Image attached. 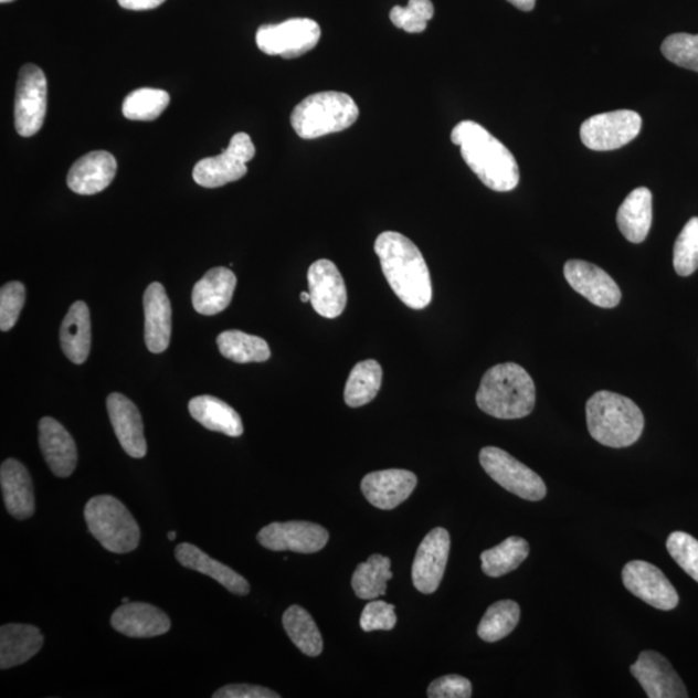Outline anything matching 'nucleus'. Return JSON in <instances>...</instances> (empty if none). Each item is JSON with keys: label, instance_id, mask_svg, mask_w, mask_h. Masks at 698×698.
Masks as SVG:
<instances>
[{"label": "nucleus", "instance_id": "obj_25", "mask_svg": "<svg viewBox=\"0 0 698 698\" xmlns=\"http://www.w3.org/2000/svg\"><path fill=\"white\" fill-rule=\"evenodd\" d=\"M237 277L231 269L218 267L210 269L192 293L193 307L203 316H214L231 305Z\"/></svg>", "mask_w": 698, "mask_h": 698}, {"label": "nucleus", "instance_id": "obj_35", "mask_svg": "<svg viewBox=\"0 0 698 698\" xmlns=\"http://www.w3.org/2000/svg\"><path fill=\"white\" fill-rule=\"evenodd\" d=\"M529 556V543L520 537H508L496 548L482 553L483 572L498 579L515 571Z\"/></svg>", "mask_w": 698, "mask_h": 698}, {"label": "nucleus", "instance_id": "obj_16", "mask_svg": "<svg viewBox=\"0 0 698 698\" xmlns=\"http://www.w3.org/2000/svg\"><path fill=\"white\" fill-rule=\"evenodd\" d=\"M630 671L649 698H687L685 683L673 669L669 659L655 651H644Z\"/></svg>", "mask_w": 698, "mask_h": 698}, {"label": "nucleus", "instance_id": "obj_12", "mask_svg": "<svg viewBox=\"0 0 698 698\" xmlns=\"http://www.w3.org/2000/svg\"><path fill=\"white\" fill-rule=\"evenodd\" d=\"M625 588L641 601L659 611L677 609L679 595L671 582L656 565L648 561H630L622 571Z\"/></svg>", "mask_w": 698, "mask_h": 698}, {"label": "nucleus", "instance_id": "obj_44", "mask_svg": "<svg viewBox=\"0 0 698 698\" xmlns=\"http://www.w3.org/2000/svg\"><path fill=\"white\" fill-rule=\"evenodd\" d=\"M427 696L430 698H469L473 696V685L461 675H445L431 683Z\"/></svg>", "mask_w": 698, "mask_h": 698}, {"label": "nucleus", "instance_id": "obj_10", "mask_svg": "<svg viewBox=\"0 0 698 698\" xmlns=\"http://www.w3.org/2000/svg\"><path fill=\"white\" fill-rule=\"evenodd\" d=\"M47 113V78L41 67H21L14 96V127L24 138L41 130Z\"/></svg>", "mask_w": 698, "mask_h": 698}, {"label": "nucleus", "instance_id": "obj_22", "mask_svg": "<svg viewBox=\"0 0 698 698\" xmlns=\"http://www.w3.org/2000/svg\"><path fill=\"white\" fill-rule=\"evenodd\" d=\"M112 626L128 637H155L171 628L167 614L148 603H126L112 614Z\"/></svg>", "mask_w": 698, "mask_h": 698}, {"label": "nucleus", "instance_id": "obj_47", "mask_svg": "<svg viewBox=\"0 0 698 698\" xmlns=\"http://www.w3.org/2000/svg\"><path fill=\"white\" fill-rule=\"evenodd\" d=\"M507 2L526 12L532 11L536 6V0H507Z\"/></svg>", "mask_w": 698, "mask_h": 698}, {"label": "nucleus", "instance_id": "obj_15", "mask_svg": "<svg viewBox=\"0 0 698 698\" xmlns=\"http://www.w3.org/2000/svg\"><path fill=\"white\" fill-rule=\"evenodd\" d=\"M310 303L316 313L325 318H337L347 306V287L336 264L321 260L308 269Z\"/></svg>", "mask_w": 698, "mask_h": 698}, {"label": "nucleus", "instance_id": "obj_21", "mask_svg": "<svg viewBox=\"0 0 698 698\" xmlns=\"http://www.w3.org/2000/svg\"><path fill=\"white\" fill-rule=\"evenodd\" d=\"M40 445L53 474L70 477L74 473L78 462L77 445L62 423L44 416L40 422Z\"/></svg>", "mask_w": 698, "mask_h": 698}, {"label": "nucleus", "instance_id": "obj_30", "mask_svg": "<svg viewBox=\"0 0 698 698\" xmlns=\"http://www.w3.org/2000/svg\"><path fill=\"white\" fill-rule=\"evenodd\" d=\"M60 343L72 362H85L91 349V318L85 302H75L66 314L60 329Z\"/></svg>", "mask_w": 698, "mask_h": 698}, {"label": "nucleus", "instance_id": "obj_28", "mask_svg": "<svg viewBox=\"0 0 698 698\" xmlns=\"http://www.w3.org/2000/svg\"><path fill=\"white\" fill-rule=\"evenodd\" d=\"M189 413L210 431L231 437H240L244 434V423L240 414L226 402L209 394L189 401Z\"/></svg>", "mask_w": 698, "mask_h": 698}, {"label": "nucleus", "instance_id": "obj_4", "mask_svg": "<svg viewBox=\"0 0 698 698\" xmlns=\"http://www.w3.org/2000/svg\"><path fill=\"white\" fill-rule=\"evenodd\" d=\"M590 435L599 444L610 447H627L641 438L644 415L641 408L622 394L599 391L586 404Z\"/></svg>", "mask_w": 698, "mask_h": 698}, {"label": "nucleus", "instance_id": "obj_7", "mask_svg": "<svg viewBox=\"0 0 698 698\" xmlns=\"http://www.w3.org/2000/svg\"><path fill=\"white\" fill-rule=\"evenodd\" d=\"M480 463L484 472L493 480L515 496L537 503L548 493L540 475L499 447H484L480 452Z\"/></svg>", "mask_w": 698, "mask_h": 698}, {"label": "nucleus", "instance_id": "obj_24", "mask_svg": "<svg viewBox=\"0 0 698 698\" xmlns=\"http://www.w3.org/2000/svg\"><path fill=\"white\" fill-rule=\"evenodd\" d=\"M146 343L150 352L162 353L171 339V303L161 284H150L144 294Z\"/></svg>", "mask_w": 698, "mask_h": 698}, {"label": "nucleus", "instance_id": "obj_36", "mask_svg": "<svg viewBox=\"0 0 698 698\" xmlns=\"http://www.w3.org/2000/svg\"><path fill=\"white\" fill-rule=\"evenodd\" d=\"M520 620V606L514 601H500L489 606L477 626V635L488 643H496L510 635Z\"/></svg>", "mask_w": 698, "mask_h": 698}, {"label": "nucleus", "instance_id": "obj_1", "mask_svg": "<svg viewBox=\"0 0 698 698\" xmlns=\"http://www.w3.org/2000/svg\"><path fill=\"white\" fill-rule=\"evenodd\" d=\"M382 272L405 306L424 309L432 302V283L426 261L414 242L398 232L379 234L374 245Z\"/></svg>", "mask_w": 698, "mask_h": 698}, {"label": "nucleus", "instance_id": "obj_46", "mask_svg": "<svg viewBox=\"0 0 698 698\" xmlns=\"http://www.w3.org/2000/svg\"><path fill=\"white\" fill-rule=\"evenodd\" d=\"M165 2L166 0H118V3L123 7V9L130 11L155 10Z\"/></svg>", "mask_w": 698, "mask_h": 698}, {"label": "nucleus", "instance_id": "obj_38", "mask_svg": "<svg viewBox=\"0 0 698 698\" xmlns=\"http://www.w3.org/2000/svg\"><path fill=\"white\" fill-rule=\"evenodd\" d=\"M674 268L681 277L698 268V218L690 219L675 241Z\"/></svg>", "mask_w": 698, "mask_h": 698}, {"label": "nucleus", "instance_id": "obj_26", "mask_svg": "<svg viewBox=\"0 0 698 698\" xmlns=\"http://www.w3.org/2000/svg\"><path fill=\"white\" fill-rule=\"evenodd\" d=\"M174 558L181 565L211 577L212 580L219 582L234 595L245 596L250 593V585L244 577L234 572L232 568L210 558L208 553L194 544L180 543L174 550Z\"/></svg>", "mask_w": 698, "mask_h": 698}, {"label": "nucleus", "instance_id": "obj_19", "mask_svg": "<svg viewBox=\"0 0 698 698\" xmlns=\"http://www.w3.org/2000/svg\"><path fill=\"white\" fill-rule=\"evenodd\" d=\"M114 432L124 451L133 458H144L147 454V440L139 409L124 394L114 392L106 400Z\"/></svg>", "mask_w": 698, "mask_h": 698}, {"label": "nucleus", "instance_id": "obj_37", "mask_svg": "<svg viewBox=\"0 0 698 698\" xmlns=\"http://www.w3.org/2000/svg\"><path fill=\"white\" fill-rule=\"evenodd\" d=\"M170 104V95L163 89L139 88L125 98L124 116L130 120L157 119Z\"/></svg>", "mask_w": 698, "mask_h": 698}, {"label": "nucleus", "instance_id": "obj_49", "mask_svg": "<svg viewBox=\"0 0 698 698\" xmlns=\"http://www.w3.org/2000/svg\"><path fill=\"white\" fill-rule=\"evenodd\" d=\"M167 537H169L170 541H173L174 538H177V532H173V530H172V532L167 533Z\"/></svg>", "mask_w": 698, "mask_h": 698}, {"label": "nucleus", "instance_id": "obj_13", "mask_svg": "<svg viewBox=\"0 0 698 698\" xmlns=\"http://www.w3.org/2000/svg\"><path fill=\"white\" fill-rule=\"evenodd\" d=\"M257 541L271 551L315 553L328 544L329 533L309 521L272 522L257 533Z\"/></svg>", "mask_w": 698, "mask_h": 698}, {"label": "nucleus", "instance_id": "obj_14", "mask_svg": "<svg viewBox=\"0 0 698 698\" xmlns=\"http://www.w3.org/2000/svg\"><path fill=\"white\" fill-rule=\"evenodd\" d=\"M451 552V535L444 528L432 529L424 537L414 559L412 579L422 594H434L442 583Z\"/></svg>", "mask_w": 698, "mask_h": 698}, {"label": "nucleus", "instance_id": "obj_33", "mask_svg": "<svg viewBox=\"0 0 698 698\" xmlns=\"http://www.w3.org/2000/svg\"><path fill=\"white\" fill-rule=\"evenodd\" d=\"M220 353L239 362H264L271 358V349L264 339L240 330H226L216 339Z\"/></svg>", "mask_w": 698, "mask_h": 698}, {"label": "nucleus", "instance_id": "obj_45", "mask_svg": "<svg viewBox=\"0 0 698 698\" xmlns=\"http://www.w3.org/2000/svg\"><path fill=\"white\" fill-rule=\"evenodd\" d=\"M214 698H279L275 690L253 685H230L216 690Z\"/></svg>", "mask_w": 698, "mask_h": 698}, {"label": "nucleus", "instance_id": "obj_23", "mask_svg": "<svg viewBox=\"0 0 698 698\" xmlns=\"http://www.w3.org/2000/svg\"><path fill=\"white\" fill-rule=\"evenodd\" d=\"M0 485L7 511L18 520L32 518L35 512V496L28 468L17 459L4 461L0 467Z\"/></svg>", "mask_w": 698, "mask_h": 698}, {"label": "nucleus", "instance_id": "obj_50", "mask_svg": "<svg viewBox=\"0 0 698 698\" xmlns=\"http://www.w3.org/2000/svg\"><path fill=\"white\" fill-rule=\"evenodd\" d=\"M14 2V0H0V3L6 4V3H11Z\"/></svg>", "mask_w": 698, "mask_h": 698}, {"label": "nucleus", "instance_id": "obj_11", "mask_svg": "<svg viewBox=\"0 0 698 698\" xmlns=\"http://www.w3.org/2000/svg\"><path fill=\"white\" fill-rule=\"evenodd\" d=\"M642 124V117L633 110L602 113L582 124L580 136L591 150H616L641 134Z\"/></svg>", "mask_w": 698, "mask_h": 698}, {"label": "nucleus", "instance_id": "obj_6", "mask_svg": "<svg viewBox=\"0 0 698 698\" xmlns=\"http://www.w3.org/2000/svg\"><path fill=\"white\" fill-rule=\"evenodd\" d=\"M89 533L105 550L127 553L138 549L140 527L127 507L113 496L91 498L85 507Z\"/></svg>", "mask_w": 698, "mask_h": 698}, {"label": "nucleus", "instance_id": "obj_48", "mask_svg": "<svg viewBox=\"0 0 698 698\" xmlns=\"http://www.w3.org/2000/svg\"><path fill=\"white\" fill-rule=\"evenodd\" d=\"M300 300H302L303 303L310 302V294H309V292H308V293H307V292H303V293L300 294Z\"/></svg>", "mask_w": 698, "mask_h": 698}, {"label": "nucleus", "instance_id": "obj_40", "mask_svg": "<svg viewBox=\"0 0 698 698\" xmlns=\"http://www.w3.org/2000/svg\"><path fill=\"white\" fill-rule=\"evenodd\" d=\"M664 56L675 65L698 72V34L678 33L666 38L662 45Z\"/></svg>", "mask_w": 698, "mask_h": 698}, {"label": "nucleus", "instance_id": "obj_18", "mask_svg": "<svg viewBox=\"0 0 698 698\" xmlns=\"http://www.w3.org/2000/svg\"><path fill=\"white\" fill-rule=\"evenodd\" d=\"M416 483L415 474L406 469H384L363 477L361 490L369 504L381 510H393L412 496Z\"/></svg>", "mask_w": 698, "mask_h": 698}, {"label": "nucleus", "instance_id": "obj_9", "mask_svg": "<svg viewBox=\"0 0 698 698\" xmlns=\"http://www.w3.org/2000/svg\"><path fill=\"white\" fill-rule=\"evenodd\" d=\"M252 138L245 133L233 136L222 155L201 159L193 170V179L203 188H219L245 177L247 162L255 157Z\"/></svg>", "mask_w": 698, "mask_h": 698}, {"label": "nucleus", "instance_id": "obj_41", "mask_svg": "<svg viewBox=\"0 0 698 698\" xmlns=\"http://www.w3.org/2000/svg\"><path fill=\"white\" fill-rule=\"evenodd\" d=\"M667 551L689 577L698 582V541L685 532H674L667 538Z\"/></svg>", "mask_w": 698, "mask_h": 698}, {"label": "nucleus", "instance_id": "obj_43", "mask_svg": "<svg viewBox=\"0 0 698 698\" xmlns=\"http://www.w3.org/2000/svg\"><path fill=\"white\" fill-rule=\"evenodd\" d=\"M398 617L394 612V605L374 601L370 602L366 609H363L360 618V626L363 632L370 633L376 630H392L396 626Z\"/></svg>", "mask_w": 698, "mask_h": 698}, {"label": "nucleus", "instance_id": "obj_8", "mask_svg": "<svg viewBox=\"0 0 698 698\" xmlns=\"http://www.w3.org/2000/svg\"><path fill=\"white\" fill-rule=\"evenodd\" d=\"M321 29L310 19H290L257 29L256 44L265 55L297 59L320 42Z\"/></svg>", "mask_w": 698, "mask_h": 698}, {"label": "nucleus", "instance_id": "obj_17", "mask_svg": "<svg viewBox=\"0 0 698 698\" xmlns=\"http://www.w3.org/2000/svg\"><path fill=\"white\" fill-rule=\"evenodd\" d=\"M564 276L573 290L601 308L620 305L621 290L616 281L601 267L583 261H569L564 265Z\"/></svg>", "mask_w": 698, "mask_h": 698}, {"label": "nucleus", "instance_id": "obj_34", "mask_svg": "<svg viewBox=\"0 0 698 698\" xmlns=\"http://www.w3.org/2000/svg\"><path fill=\"white\" fill-rule=\"evenodd\" d=\"M392 579L391 560L382 556H371L361 563L352 575V589L356 596L363 601H374L383 596L387 582Z\"/></svg>", "mask_w": 698, "mask_h": 698}, {"label": "nucleus", "instance_id": "obj_42", "mask_svg": "<svg viewBox=\"0 0 698 698\" xmlns=\"http://www.w3.org/2000/svg\"><path fill=\"white\" fill-rule=\"evenodd\" d=\"M27 299L25 286L13 281L0 290V329L9 331L17 325Z\"/></svg>", "mask_w": 698, "mask_h": 698}, {"label": "nucleus", "instance_id": "obj_51", "mask_svg": "<svg viewBox=\"0 0 698 698\" xmlns=\"http://www.w3.org/2000/svg\"><path fill=\"white\" fill-rule=\"evenodd\" d=\"M123 602H124V604H126V603H130V599H128V597H124V601H123Z\"/></svg>", "mask_w": 698, "mask_h": 698}, {"label": "nucleus", "instance_id": "obj_27", "mask_svg": "<svg viewBox=\"0 0 698 698\" xmlns=\"http://www.w3.org/2000/svg\"><path fill=\"white\" fill-rule=\"evenodd\" d=\"M44 644L41 630L32 625L9 624L0 628V669L7 670L33 658Z\"/></svg>", "mask_w": 698, "mask_h": 698}, {"label": "nucleus", "instance_id": "obj_2", "mask_svg": "<svg viewBox=\"0 0 698 698\" xmlns=\"http://www.w3.org/2000/svg\"><path fill=\"white\" fill-rule=\"evenodd\" d=\"M452 141L461 148L469 169L491 191L510 192L518 187L520 172L514 155L482 125L463 120L453 128Z\"/></svg>", "mask_w": 698, "mask_h": 698}, {"label": "nucleus", "instance_id": "obj_39", "mask_svg": "<svg viewBox=\"0 0 698 698\" xmlns=\"http://www.w3.org/2000/svg\"><path fill=\"white\" fill-rule=\"evenodd\" d=\"M434 13L431 0H409L408 7H393L390 19L394 27L406 33L420 34L427 29V22L434 18Z\"/></svg>", "mask_w": 698, "mask_h": 698}, {"label": "nucleus", "instance_id": "obj_29", "mask_svg": "<svg viewBox=\"0 0 698 698\" xmlns=\"http://www.w3.org/2000/svg\"><path fill=\"white\" fill-rule=\"evenodd\" d=\"M617 225L625 239L642 244L652 226V193L648 188H636L622 202L617 212Z\"/></svg>", "mask_w": 698, "mask_h": 698}, {"label": "nucleus", "instance_id": "obj_32", "mask_svg": "<svg viewBox=\"0 0 698 698\" xmlns=\"http://www.w3.org/2000/svg\"><path fill=\"white\" fill-rule=\"evenodd\" d=\"M383 370L376 360L361 361L356 366L345 390V401L349 408H360L377 398L382 385Z\"/></svg>", "mask_w": 698, "mask_h": 698}, {"label": "nucleus", "instance_id": "obj_31", "mask_svg": "<svg viewBox=\"0 0 698 698\" xmlns=\"http://www.w3.org/2000/svg\"><path fill=\"white\" fill-rule=\"evenodd\" d=\"M283 624L286 634L303 654L309 657L321 655L324 641L315 620L299 605H292L284 613Z\"/></svg>", "mask_w": 698, "mask_h": 698}, {"label": "nucleus", "instance_id": "obj_5", "mask_svg": "<svg viewBox=\"0 0 698 698\" xmlns=\"http://www.w3.org/2000/svg\"><path fill=\"white\" fill-rule=\"evenodd\" d=\"M359 116V106L351 96L326 91L310 95L295 106L292 126L299 138L313 140L347 130Z\"/></svg>", "mask_w": 698, "mask_h": 698}, {"label": "nucleus", "instance_id": "obj_3", "mask_svg": "<svg viewBox=\"0 0 698 698\" xmlns=\"http://www.w3.org/2000/svg\"><path fill=\"white\" fill-rule=\"evenodd\" d=\"M476 402L485 414L495 419H524L536 405L533 379L518 363H499L483 377Z\"/></svg>", "mask_w": 698, "mask_h": 698}, {"label": "nucleus", "instance_id": "obj_20", "mask_svg": "<svg viewBox=\"0 0 698 698\" xmlns=\"http://www.w3.org/2000/svg\"><path fill=\"white\" fill-rule=\"evenodd\" d=\"M116 173L117 161L109 151H91L72 166L67 173V187L77 194H97L112 184Z\"/></svg>", "mask_w": 698, "mask_h": 698}]
</instances>
